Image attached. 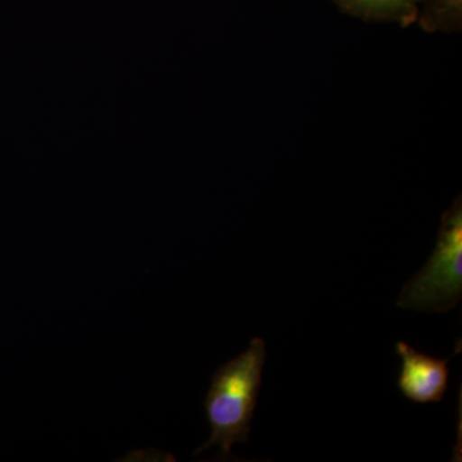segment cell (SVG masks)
Wrapping results in <instances>:
<instances>
[{
	"label": "cell",
	"mask_w": 462,
	"mask_h": 462,
	"mask_svg": "<svg viewBox=\"0 0 462 462\" xmlns=\"http://www.w3.org/2000/svg\"><path fill=\"white\" fill-rule=\"evenodd\" d=\"M346 14L367 21L407 26L418 20L422 0H336Z\"/></svg>",
	"instance_id": "4"
},
{
	"label": "cell",
	"mask_w": 462,
	"mask_h": 462,
	"mask_svg": "<svg viewBox=\"0 0 462 462\" xmlns=\"http://www.w3.org/2000/svg\"><path fill=\"white\" fill-rule=\"evenodd\" d=\"M402 365L397 384L404 398L415 403L440 402L448 389L449 358H436L412 348L409 343H396Z\"/></svg>",
	"instance_id": "3"
},
{
	"label": "cell",
	"mask_w": 462,
	"mask_h": 462,
	"mask_svg": "<svg viewBox=\"0 0 462 462\" xmlns=\"http://www.w3.org/2000/svg\"><path fill=\"white\" fill-rule=\"evenodd\" d=\"M462 0H422L418 23L428 32H460Z\"/></svg>",
	"instance_id": "5"
},
{
	"label": "cell",
	"mask_w": 462,
	"mask_h": 462,
	"mask_svg": "<svg viewBox=\"0 0 462 462\" xmlns=\"http://www.w3.org/2000/svg\"><path fill=\"white\" fill-rule=\"evenodd\" d=\"M266 361V342L251 340L247 351L218 367L212 376L205 400L211 437L194 451V456L220 447V457L229 458L236 443H247L257 406Z\"/></svg>",
	"instance_id": "1"
},
{
	"label": "cell",
	"mask_w": 462,
	"mask_h": 462,
	"mask_svg": "<svg viewBox=\"0 0 462 462\" xmlns=\"http://www.w3.org/2000/svg\"><path fill=\"white\" fill-rule=\"evenodd\" d=\"M461 298L462 203L458 197L442 216L430 260L403 285L396 305L424 314H443L457 306Z\"/></svg>",
	"instance_id": "2"
}]
</instances>
